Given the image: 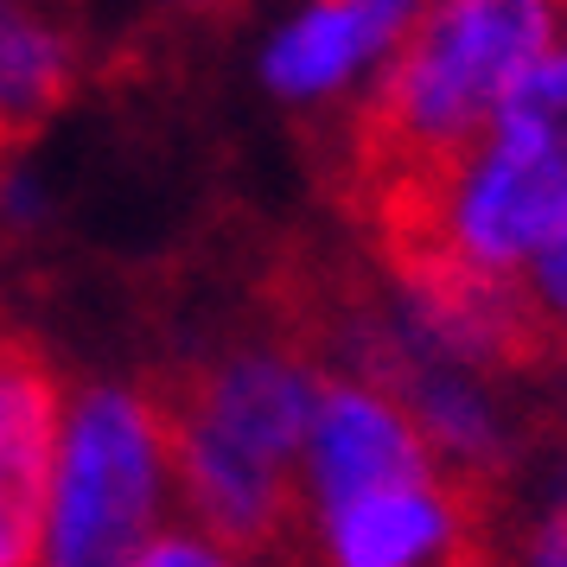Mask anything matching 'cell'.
<instances>
[{"mask_svg":"<svg viewBox=\"0 0 567 567\" xmlns=\"http://www.w3.org/2000/svg\"><path fill=\"white\" fill-rule=\"evenodd\" d=\"M179 7H217V0H179Z\"/></svg>","mask_w":567,"mask_h":567,"instance_id":"15","label":"cell"},{"mask_svg":"<svg viewBox=\"0 0 567 567\" xmlns=\"http://www.w3.org/2000/svg\"><path fill=\"white\" fill-rule=\"evenodd\" d=\"M166 421L141 389H83L52 460L39 567H134L166 491Z\"/></svg>","mask_w":567,"mask_h":567,"instance_id":"3","label":"cell"},{"mask_svg":"<svg viewBox=\"0 0 567 567\" xmlns=\"http://www.w3.org/2000/svg\"><path fill=\"white\" fill-rule=\"evenodd\" d=\"M555 0H427L351 122L358 210L460 159L511 96V83L555 45Z\"/></svg>","mask_w":567,"mask_h":567,"instance_id":"2","label":"cell"},{"mask_svg":"<svg viewBox=\"0 0 567 567\" xmlns=\"http://www.w3.org/2000/svg\"><path fill=\"white\" fill-rule=\"evenodd\" d=\"M319 389H326V377L307 358L256 344V351H230V358L179 377L154 402L166 421L198 427V434L224 440L236 453L287 472V465L307 453V427H312V409H319Z\"/></svg>","mask_w":567,"mask_h":567,"instance_id":"4","label":"cell"},{"mask_svg":"<svg viewBox=\"0 0 567 567\" xmlns=\"http://www.w3.org/2000/svg\"><path fill=\"white\" fill-rule=\"evenodd\" d=\"M472 516L478 511H465L446 485H389L338 504L319 523L332 567H421L427 555H446Z\"/></svg>","mask_w":567,"mask_h":567,"instance_id":"7","label":"cell"},{"mask_svg":"<svg viewBox=\"0 0 567 567\" xmlns=\"http://www.w3.org/2000/svg\"><path fill=\"white\" fill-rule=\"evenodd\" d=\"M389 275L446 268L472 281H516L567 224V39L511 83L485 134L434 179L363 210Z\"/></svg>","mask_w":567,"mask_h":567,"instance_id":"1","label":"cell"},{"mask_svg":"<svg viewBox=\"0 0 567 567\" xmlns=\"http://www.w3.org/2000/svg\"><path fill=\"white\" fill-rule=\"evenodd\" d=\"M529 567H567V497H555V511L536 523V536H529Z\"/></svg>","mask_w":567,"mask_h":567,"instance_id":"12","label":"cell"},{"mask_svg":"<svg viewBox=\"0 0 567 567\" xmlns=\"http://www.w3.org/2000/svg\"><path fill=\"white\" fill-rule=\"evenodd\" d=\"M440 567H491V555L478 548V536L465 529V536L453 542V548H446V561H440Z\"/></svg>","mask_w":567,"mask_h":567,"instance_id":"13","label":"cell"},{"mask_svg":"<svg viewBox=\"0 0 567 567\" xmlns=\"http://www.w3.org/2000/svg\"><path fill=\"white\" fill-rule=\"evenodd\" d=\"M555 7H561V20H567V0H555Z\"/></svg>","mask_w":567,"mask_h":567,"instance_id":"16","label":"cell"},{"mask_svg":"<svg viewBox=\"0 0 567 567\" xmlns=\"http://www.w3.org/2000/svg\"><path fill=\"white\" fill-rule=\"evenodd\" d=\"M78 78L71 27L45 0H0V154L20 147Z\"/></svg>","mask_w":567,"mask_h":567,"instance_id":"8","label":"cell"},{"mask_svg":"<svg viewBox=\"0 0 567 567\" xmlns=\"http://www.w3.org/2000/svg\"><path fill=\"white\" fill-rule=\"evenodd\" d=\"M516 293H523V312L536 326L542 363H567V224L536 249V261L516 275Z\"/></svg>","mask_w":567,"mask_h":567,"instance_id":"10","label":"cell"},{"mask_svg":"<svg viewBox=\"0 0 567 567\" xmlns=\"http://www.w3.org/2000/svg\"><path fill=\"white\" fill-rule=\"evenodd\" d=\"M307 478L319 497V516L351 504L363 491L389 485H440L427 440L389 395L363 383H326L307 427Z\"/></svg>","mask_w":567,"mask_h":567,"instance_id":"5","label":"cell"},{"mask_svg":"<svg viewBox=\"0 0 567 567\" xmlns=\"http://www.w3.org/2000/svg\"><path fill=\"white\" fill-rule=\"evenodd\" d=\"M134 567H230V561H224V548L205 542V536H154L141 548Z\"/></svg>","mask_w":567,"mask_h":567,"instance_id":"11","label":"cell"},{"mask_svg":"<svg viewBox=\"0 0 567 567\" xmlns=\"http://www.w3.org/2000/svg\"><path fill=\"white\" fill-rule=\"evenodd\" d=\"M58 427V377L27 344L0 377V567H39Z\"/></svg>","mask_w":567,"mask_h":567,"instance_id":"6","label":"cell"},{"mask_svg":"<svg viewBox=\"0 0 567 567\" xmlns=\"http://www.w3.org/2000/svg\"><path fill=\"white\" fill-rule=\"evenodd\" d=\"M20 351H27V338H20V332H7V326H0V377H7V363L20 358Z\"/></svg>","mask_w":567,"mask_h":567,"instance_id":"14","label":"cell"},{"mask_svg":"<svg viewBox=\"0 0 567 567\" xmlns=\"http://www.w3.org/2000/svg\"><path fill=\"white\" fill-rule=\"evenodd\" d=\"M383 52L389 45L363 27L344 0H312L307 13L268 45V64H261V71H268V83H275L281 96L307 103V96H332V90H344L370 58H383Z\"/></svg>","mask_w":567,"mask_h":567,"instance_id":"9","label":"cell"}]
</instances>
